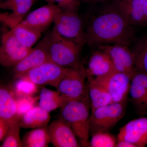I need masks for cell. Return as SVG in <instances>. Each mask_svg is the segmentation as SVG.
<instances>
[{
  "label": "cell",
  "mask_w": 147,
  "mask_h": 147,
  "mask_svg": "<svg viewBox=\"0 0 147 147\" xmlns=\"http://www.w3.org/2000/svg\"><path fill=\"white\" fill-rule=\"evenodd\" d=\"M85 34L86 43L91 46L116 43L129 46L134 31L133 26L113 4L92 21Z\"/></svg>",
  "instance_id": "cell-1"
},
{
  "label": "cell",
  "mask_w": 147,
  "mask_h": 147,
  "mask_svg": "<svg viewBox=\"0 0 147 147\" xmlns=\"http://www.w3.org/2000/svg\"><path fill=\"white\" fill-rule=\"evenodd\" d=\"M90 109L89 93L81 100L67 102L61 108L60 118L71 127L81 146H90Z\"/></svg>",
  "instance_id": "cell-2"
},
{
  "label": "cell",
  "mask_w": 147,
  "mask_h": 147,
  "mask_svg": "<svg viewBox=\"0 0 147 147\" xmlns=\"http://www.w3.org/2000/svg\"><path fill=\"white\" fill-rule=\"evenodd\" d=\"M43 38L50 61L64 67L81 63L82 45L61 35L54 28Z\"/></svg>",
  "instance_id": "cell-3"
},
{
  "label": "cell",
  "mask_w": 147,
  "mask_h": 147,
  "mask_svg": "<svg viewBox=\"0 0 147 147\" xmlns=\"http://www.w3.org/2000/svg\"><path fill=\"white\" fill-rule=\"evenodd\" d=\"M86 70L82 63L67 67L58 84L57 89L67 102L84 98L88 93Z\"/></svg>",
  "instance_id": "cell-4"
},
{
  "label": "cell",
  "mask_w": 147,
  "mask_h": 147,
  "mask_svg": "<svg viewBox=\"0 0 147 147\" xmlns=\"http://www.w3.org/2000/svg\"><path fill=\"white\" fill-rule=\"evenodd\" d=\"M126 102H113L96 109L91 113L90 134L98 131L108 132L123 117Z\"/></svg>",
  "instance_id": "cell-5"
},
{
  "label": "cell",
  "mask_w": 147,
  "mask_h": 147,
  "mask_svg": "<svg viewBox=\"0 0 147 147\" xmlns=\"http://www.w3.org/2000/svg\"><path fill=\"white\" fill-rule=\"evenodd\" d=\"M53 23L54 28L61 35L82 46L86 43L85 31L77 11L59 8L55 13Z\"/></svg>",
  "instance_id": "cell-6"
},
{
  "label": "cell",
  "mask_w": 147,
  "mask_h": 147,
  "mask_svg": "<svg viewBox=\"0 0 147 147\" xmlns=\"http://www.w3.org/2000/svg\"><path fill=\"white\" fill-rule=\"evenodd\" d=\"M67 68L48 61L30 69L19 78L28 79L38 86L48 85L57 89Z\"/></svg>",
  "instance_id": "cell-7"
},
{
  "label": "cell",
  "mask_w": 147,
  "mask_h": 147,
  "mask_svg": "<svg viewBox=\"0 0 147 147\" xmlns=\"http://www.w3.org/2000/svg\"><path fill=\"white\" fill-rule=\"evenodd\" d=\"M32 48L24 47L17 40L12 31L2 36L0 47V63L4 67H14L28 55Z\"/></svg>",
  "instance_id": "cell-8"
},
{
  "label": "cell",
  "mask_w": 147,
  "mask_h": 147,
  "mask_svg": "<svg viewBox=\"0 0 147 147\" xmlns=\"http://www.w3.org/2000/svg\"><path fill=\"white\" fill-rule=\"evenodd\" d=\"M94 78L108 91L113 102H127L131 84L130 76L115 70L105 76Z\"/></svg>",
  "instance_id": "cell-9"
},
{
  "label": "cell",
  "mask_w": 147,
  "mask_h": 147,
  "mask_svg": "<svg viewBox=\"0 0 147 147\" xmlns=\"http://www.w3.org/2000/svg\"><path fill=\"white\" fill-rule=\"evenodd\" d=\"M97 47L98 50L104 51L109 55L115 71L126 74L131 78L136 68L134 55L128 46L116 43Z\"/></svg>",
  "instance_id": "cell-10"
},
{
  "label": "cell",
  "mask_w": 147,
  "mask_h": 147,
  "mask_svg": "<svg viewBox=\"0 0 147 147\" xmlns=\"http://www.w3.org/2000/svg\"><path fill=\"white\" fill-rule=\"evenodd\" d=\"M59 8L57 5L48 3L31 12L17 26L36 33L42 34L54 22L55 13Z\"/></svg>",
  "instance_id": "cell-11"
},
{
  "label": "cell",
  "mask_w": 147,
  "mask_h": 147,
  "mask_svg": "<svg viewBox=\"0 0 147 147\" xmlns=\"http://www.w3.org/2000/svg\"><path fill=\"white\" fill-rule=\"evenodd\" d=\"M36 0H5L0 3L1 9L11 12L1 13L0 20L10 30L17 26L23 21Z\"/></svg>",
  "instance_id": "cell-12"
},
{
  "label": "cell",
  "mask_w": 147,
  "mask_h": 147,
  "mask_svg": "<svg viewBox=\"0 0 147 147\" xmlns=\"http://www.w3.org/2000/svg\"><path fill=\"white\" fill-rule=\"evenodd\" d=\"M50 143L55 147L81 146L71 127L60 119L52 122L47 126Z\"/></svg>",
  "instance_id": "cell-13"
},
{
  "label": "cell",
  "mask_w": 147,
  "mask_h": 147,
  "mask_svg": "<svg viewBox=\"0 0 147 147\" xmlns=\"http://www.w3.org/2000/svg\"><path fill=\"white\" fill-rule=\"evenodd\" d=\"M113 5L131 26L147 21V2L146 0H114Z\"/></svg>",
  "instance_id": "cell-14"
},
{
  "label": "cell",
  "mask_w": 147,
  "mask_h": 147,
  "mask_svg": "<svg viewBox=\"0 0 147 147\" xmlns=\"http://www.w3.org/2000/svg\"><path fill=\"white\" fill-rule=\"evenodd\" d=\"M117 141H125L136 147L147 145V117H142L130 121L120 129Z\"/></svg>",
  "instance_id": "cell-15"
},
{
  "label": "cell",
  "mask_w": 147,
  "mask_h": 147,
  "mask_svg": "<svg viewBox=\"0 0 147 147\" xmlns=\"http://www.w3.org/2000/svg\"><path fill=\"white\" fill-rule=\"evenodd\" d=\"M130 101L140 115L147 113V74L136 69L131 76Z\"/></svg>",
  "instance_id": "cell-16"
},
{
  "label": "cell",
  "mask_w": 147,
  "mask_h": 147,
  "mask_svg": "<svg viewBox=\"0 0 147 147\" xmlns=\"http://www.w3.org/2000/svg\"><path fill=\"white\" fill-rule=\"evenodd\" d=\"M48 61H50V59L43 37L28 55L13 67V78L18 79L30 69Z\"/></svg>",
  "instance_id": "cell-17"
},
{
  "label": "cell",
  "mask_w": 147,
  "mask_h": 147,
  "mask_svg": "<svg viewBox=\"0 0 147 147\" xmlns=\"http://www.w3.org/2000/svg\"><path fill=\"white\" fill-rule=\"evenodd\" d=\"M16 97L13 88L1 85L0 88V119L9 123L18 119Z\"/></svg>",
  "instance_id": "cell-18"
},
{
  "label": "cell",
  "mask_w": 147,
  "mask_h": 147,
  "mask_svg": "<svg viewBox=\"0 0 147 147\" xmlns=\"http://www.w3.org/2000/svg\"><path fill=\"white\" fill-rule=\"evenodd\" d=\"M86 70L87 76L98 77L109 74L115 69L109 55L99 50L92 54Z\"/></svg>",
  "instance_id": "cell-19"
},
{
  "label": "cell",
  "mask_w": 147,
  "mask_h": 147,
  "mask_svg": "<svg viewBox=\"0 0 147 147\" xmlns=\"http://www.w3.org/2000/svg\"><path fill=\"white\" fill-rule=\"evenodd\" d=\"M88 87L90 100L91 113L102 106L113 103L111 95L94 77L88 76Z\"/></svg>",
  "instance_id": "cell-20"
},
{
  "label": "cell",
  "mask_w": 147,
  "mask_h": 147,
  "mask_svg": "<svg viewBox=\"0 0 147 147\" xmlns=\"http://www.w3.org/2000/svg\"><path fill=\"white\" fill-rule=\"evenodd\" d=\"M50 119V113L38 105L22 116L19 123L21 127L32 129L47 126Z\"/></svg>",
  "instance_id": "cell-21"
},
{
  "label": "cell",
  "mask_w": 147,
  "mask_h": 147,
  "mask_svg": "<svg viewBox=\"0 0 147 147\" xmlns=\"http://www.w3.org/2000/svg\"><path fill=\"white\" fill-rule=\"evenodd\" d=\"M67 103L58 91L42 88L39 95L38 105L49 113L61 108Z\"/></svg>",
  "instance_id": "cell-22"
},
{
  "label": "cell",
  "mask_w": 147,
  "mask_h": 147,
  "mask_svg": "<svg viewBox=\"0 0 147 147\" xmlns=\"http://www.w3.org/2000/svg\"><path fill=\"white\" fill-rule=\"evenodd\" d=\"M47 126L32 129L27 132L22 139V146L48 147L50 140Z\"/></svg>",
  "instance_id": "cell-23"
},
{
  "label": "cell",
  "mask_w": 147,
  "mask_h": 147,
  "mask_svg": "<svg viewBox=\"0 0 147 147\" xmlns=\"http://www.w3.org/2000/svg\"><path fill=\"white\" fill-rule=\"evenodd\" d=\"M132 52L135 68L147 74V36L137 41Z\"/></svg>",
  "instance_id": "cell-24"
},
{
  "label": "cell",
  "mask_w": 147,
  "mask_h": 147,
  "mask_svg": "<svg viewBox=\"0 0 147 147\" xmlns=\"http://www.w3.org/2000/svg\"><path fill=\"white\" fill-rule=\"evenodd\" d=\"M11 30L19 42L28 48H32V47L41 36V34L30 31L22 27L16 26Z\"/></svg>",
  "instance_id": "cell-25"
},
{
  "label": "cell",
  "mask_w": 147,
  "mask_h": 147,
  "mask_svg": "<svg viewBox=\"0 0 147 147\" xmlns=\"http://www.w3.org/2000/svg\"><path fill=\"white\" fill-rule=\"evenodd\" d=\"M21 127L19 119L10 123L8 132L1 147H23L22 140H21L20 137Z\"/></svg>",
  "instance_id": "cell-26"
},
{
  "label": "cell",
  "mask_w": 147,
  "mask_h": 147,
  "mask_svg": "<svg viewBox=\"0 0 147 147\" xmlns=\"http://www.w3.org/2000/svg\"><path fill=\"white\" fill-rule=\"evenodd\" d=\"M13 88L16 97L33 96L37 92L38 85L23 78L17 79Z\"/></svg>",
  "instance_id": "cell-27"
},
{
  "label": "cell",
  "mask_w": 147,
  "mask_h": 147,
  "mask_svg": "<svg viewBox=\"0 0 147 147\" xmlns=\"http://www.w3.org/2000/svg\"><path fill=\"white\" fill-rule=\"evenodd\" d=\"M117 142L114 136L106 131H98L92 134L90 146L92 147H114Z\"/></svg>",
  "instance_id": "cell-28"
},
{
  "label": "cell",
  "mask_w": 147,
  "mask_h": 147,
  "mask_svg": "<svg viewBox=\"0 0 147 147\" xmlns=\"http://www.w3.org/2000/svg\"><path fill=\"white\" fill-rule=\"evenodd\" d=\"M39 99V96H28L16 97V108L17 117L21 118L29 110L36 106L38 100Z\"/></svg>",
  "instance_id": "cell-29"
},
{
  "label": "cell",
  "mask_w": 147,
  "mask_h": 147,
  "mask_svg": "<svg viewBox=\"0 0 147 147\" xmlns=\"http://www.w3.org/2000/svg\"><path fill=\"white\" fill-rule=\"evenodd\" d=\"M57 3L59 8L63 10L77 11L80 4V0H54Z\"/></svg>",
  "instance_id": "cell-30"
},
{
  "label": "cell",
  "mask_w": 147,
  "mask_h": 147,
  "mask_svg": "<svg viewBox=\"0 0 147 147\" xmlns=\"http://www.w3.org/2000/svg\"><path fill=\"white\" fill-rule=\"evenodd\" d=\"M10 123L0 119V141L3 142L9 129Z\"/></svg>",
  "instance_id": "cell-31"
},
{
  "label": "cell",
  "mask_w": 147,
  "mask_h": 147,
  "mask_svg": "<svg viewBox=\"0 0 147 147\" xmlns=\"http://www.w3.org/2000/svg\"><path fill=\"white\" fill-rule=\"evenodd\" d=\"M117 147H136L134 144L125 141H119L117 142L116 146Z\"/></svg>",
  "instance_id": "cell-32"
},
{
  "label": "cell",
  "mask_w": 147,
  "mask_h": 147,
  "mask_svg": "<svg viewBox=\"0 0 147 147\" xmlns=\"http://www.w3.org/2000/svg\"><path fill=\"white\" fill-rule=\"evenodd\" d=\"M81 1L86 2L96 3L101 2L104 1H105L106 0H80V1Z\"/></svg>",
  "instance_id": "cell-33"
},
{
  "label": "cell",
  "mask_w": 147,
  "mask_h": 147,
  "mask_svg": "<svg viewBox=\"0 0 147 147\" xmlns=\"http://www.w3.org/2000/svg\"><path fill=\"white\" fill-rule=\"evenodd\" d=\"M36 1H37V0H36ZM44 1L48 3H55L54 0H44Z\"/></svg>",
  "instance_id": "cell-34"
},
{
  "label": "cell",
  "mask_w": 147,
  "mask_h": 147,
  "mask_svg": "<svg viewBox=\"0 0 147 147\" xmlns=\"http://www.w3.org/2000/svg\"><path fill=\"white\" fill-rule=\"evenodd\" d=\"M5 1V0H1V1Z\"/></svg>",
  "instance_id": "cell-35"
},
{
  "label": "cell",
  "mask_w": 147,
  "mask_h": 147,
  "mask_svg": "<svg viewBox=\"0 0 147 147\" xmlns=\"http://www.w3.org/2000/svg\"><path fill=\"white\" fill-rule=\"evenodd\" d=\"M146 115H147V114H146Z\"/></svg>",
  "instance_id": "cell-36"
}]
</instances>
